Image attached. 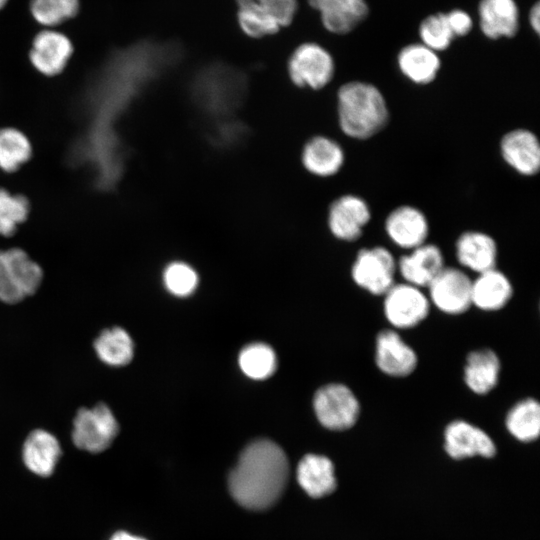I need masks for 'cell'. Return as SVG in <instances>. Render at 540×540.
Returning <instances> with one entry per match:
<instances>
[{
  "label": "cell",
  "instance_id": "cell-4",
  "mask_svg": "<svg viewBox=\"0 0 540 540\" xmlns=\"http://www.w3.org/2000/svg\"><path fill=\"white\" fill-rule=\"evenodd\" d=\"M119 432V424L112 410L104 403L92 408H80L73 420V444L89 453L108 449Z\"/></svg>",
  "mask_w": 540,
  "mask_h": 540
},
{
  "label": "cell",
  "instance_id": "cell-22",
  "mask_svg": "<svg viewBox=\"0 0 540 540\" xmlns=\"http://www.w3.org/2000/svg\"><path fill=\"white\" fill-rule=\"evenodd\" d=\"M513 295L509 278L496 268L478 274L472 280V305L483 311H497L504 308Z\"/></svg>",
  "mask_w": 540,
  "mask_h": 540
},
{
  "label": "cell",
  "instance_id": "cell-2",
  "mask_svg": "<svg viewBox=\"0 0 540 540\" xmlns=\"http://www.w3.org/2000/svg\"><path fill=\"white\" fill-rule=\"evenodd\" d=\"M337 113L343 133L357 140L378 134L389 120L383 93L375 85L363 81H350L338 89Z\"/></svg>",
  "mask_w": 540,
  "mask_h": 540
},
{
  "label": "cell",
  "instance_id": "cell-1",
  "mask_svg": "<svg viewBox=\"0 0 540 540\" xmlns=\"http://www.w3.org/2000/svg\"><path fill=\"white\" fill-rule=\"evenodd\" d=\"M289 474L288 459L280 446L267 439L242 451L228 479L232 497L250 510H265L281 497Z\"/></svg>",
  "mask_w": 540,
  "mask_h": 540
},
{
  "label": "cell",
  "instance_id": "cell-27",
  "mask_svg": "<svg viewBox=\"0 0 540 540\" xmlns=\"http://www.w3.org/2000/svg\"><path fill=\"white\" fill-rule=\"evenodd\" d=\"M509 433L521 442H531L540 432V405L531 397L515 403L505 419Z\"/></svg>",
  "mask_w": 540,
  "mask_h": 540
},
{
  "label": "cell",
  "instance_id": "cell-8",
  "mask_svg": "<svg viewBox=\"0 0 540 540\" xmlns=\"http://www.w3.org/2000/svg\"><path fill=\"white\" fill-rule=\"evenodd\" d=\"M387 321L397 329H410L429 314V298L419 287L408 283L394 284L385 294L383 303Z\"/></svg>",
  "mask_w": 540,
  "mask_h": 540
},
{
  "label": "cell",
  "instance_id": "cell-26",
  "mask_svg": "<svg viewBox=\"0 0 540 540\" xmlns=\"http://www.w3.org/2000/svg\"><path fill=\"white\" fill-rule=\"evenodd\" d=\"M93 347L100 361L112 367L129 364L134 355L133 340L121 327L102 330L95 338Z\"/></svg>",
  "mask_w": 540,
  "mask_h": 540
},
{
  "label": "cell",
  "instance_id": "cell-7",
  "mask_svg": "<svg viewBox=\"0 0 540 540\" xmlns=\"http://www.w3.org/2000/svg\"><path fill=\"white\" fill-rule=\"evenodd\" d=\"M397 262L391 252L380 246L359 250L351 267L357 286L373 295H384L395 283Z\"/></svg>",
  "mask_w": 540,
  "mask_h": 540
},
{
  "label": "cell",
  "instance_id": "cell-18",
  "mask_svg": "<svg viewBox=\"0 0 540 540\" xmlns=\"http://www.w3.org/2000/svg\"><path fill=\"white\" fill-rule=\"evenodd\" d=\"M455 253L463 267L477 274L496 268L497 244L484 232H463L455 243Z\"/></svg>",
  "mask_w": 540,
  "mask_h": 540
},
{
  "label": "cell",
  "instance_id": "cell-13",
  "mask_svg": "<svg viewBox=\"0 0 540 540\" xmlns=\"http://www.w3.org/2000/svg\"><path fill=\"white\" fill-rule=\"evenodd\" d=\"M444 448L454 459L473 456L493 457L496 446L481 428L464 420L451 421L444 431Z\"/></svg>",
  "mask_w": 540,
  "mask_h": 540
},
{
  "label": "cell",
  "instance_id": "cell-28",
  "mask_svg": "<svg viewBox=\"0 0 540 540\" xmlns=\"http://www.w3.org/2000/svg\"><path fill=\"white\" fill-rule=\"evenodd\" d=\"M32 144L21 130L0 128V169L7 173L19 170L32 157Z\"/></svg>",
  "mask_w": 540,
  "mask_h": 540
},
{
  "label": "cell",
  "instance_id": "cell-10",
  "mask_svg": "<svg viewBox=\"0 0 540 540\" xmlns=\"http://www.w3.org/2000/svg\"><path fill=\"white\" fill-rule=\"evenodd\" d=\"M371 219L368 203L360 196L346 194L335 199L328 210V227L337 239L358 240Z\"/></svg>",
  "mask_w": 540,
  "mask_h": 540
},
{
  "label": "cell",
  "instance_id": "cell-38",
  "mask_svg": "<svg viewBox=\"0 0 540 540\" xmlns=\"http://www.w3.org/2000/svg\"><path fill=\"white\" fill-rule=\"evenodd\" d=\"M109 540H147L145 538L132 535L126 531H118Z\"/></svg>",
  "mask_w": 540,
  "mask_h": 540
},
{
  "label": "cell",
  "instance_id": "cell-19",
  "mask_svg": "<svg viewBox=\"0 0 540 540\" xmlns=\"http://www.w3.org/2000/svg\"><path fill=\"white\" fill-rule=\"evenodd\" d=\"M479 26L489 39L511 38L519 29V9L515 0H480Z\"/></svg>",
  "mask_w": 540,
  "mask_h": 540
},
{
  "label": "cell",
  "instance_id": "cell-30",
  "mask_svg": "<svg viewBox=\"0 0 540 540\" xmlns=\"http://www.w3.org/2000/svg\"><path fill=\"white\" fill-rule=\"evenodd\" d=\"M238 362L242 372L255 380L270 377L277 368V357L274 350L264 343H253L245 346L239 354Z\"/></svg>",
  "mask_w": 540,
  "mask_h": 540
},
{
  "label": "cell",
  "instance_id": "cell-16",
  "mask_svg": "<svg viewBox=\"0 0 540 540\" xmlns=\"http://www.w3.org/2000/svg\"><path fill=\"white\" fill-rule=\"evenodd\" d=\"M397 261V270L406 283L416 287H428L445 267L440 248L424 243Z\"/></svg>",
  "mask_w": 540,
  "mask_h": 540
},
{
  "label": "cell",
  "instance_id": "cell-6",
  "mask_svg": "<svg viewBox=\"0 0 540 540\" xmlns=\"http://www.w3.org/2000/svg\"><path fill=\"white\" fill-rule=\"evenodd\" d=\"M288 75L298 87L319 90L333 78L335 63L332 55L317 43L306 42L295 48L288 59Z\"/></svg>",
  "mask_w": 540,
  "mask_h": 540
},
{
  "label": "cell",
  "instance_id": "cell-20",
  "mask_svg": "<svg viewBox=\"0 0 540 540\" xmlns=\"http://www.w3.org/2000/svg\"><path fill=\"white\" fill-rule=\"evenodd\" d=\"M61 454L62 450L57 438L44 429H35L30 432L22 448L25 466L41 477L53 474Z\"/></svg>",
  "mask_w": 540,
  "mask_h": 540
},
{
  "label": "cell",
  "instance_id": "cell-36",
  "mask_svg": "<svg viewBox=\"0 0 540 540\" xmlns=\"http://www.w3.org/2000/svg\"><path fill=\"white\" fill-rule=\"evenodd\" d=\"M455 37L466 36L473 27L471 16L464 10L453 9L446 13Z\"/></svg>",
  "mask_w": 540,
  "mask_h": 540
},
{
  "label": "cell",
  "instance_id": "cell-3",
  "mask_svg": "<svg viewBox=\"0 0 540 540\" xmlns=\"http://www.w3.org/2000/svg\"><path fill=\"white\" fill-rule=\"evenodd\" d=\"M43 280V270L21 248L0 250V301L13 305L34 295Z\"/></svg>",
  "mask_w": 540,
  "mask_h": 540
},
{
  "label": "cell",
  "instance_id": "cell-35",
  "mask_svg": "<svg viewBox=\"0 0 540 540\" xmlns=\"http://www.w3.org/2000/svg\"><path fill=\"white\" fill-rule=\"evenodd\" d=\"M282 28L293 21L298 9L297 0H256Z\"/></svg>",
  "mask_w": 540,
  "mask_h": 540
},
{
  "label": "cell",
  "instance_id": "cell-11",
  "mask_svg": "<svg viewBox=\"0 0 540 540\" xmlns=\"http://www.w3.org/2000/svg\"><path fill=\"white\" fill-rule=\"evenodd\" d=\"M73 51L72 42L65 34L45 29L33 38L29 60L39 73L53 77L64 71Z\"/></svg>",
  "mask_w": 540,
  "mask_h": 540
},
{
  "label": "cell",
  "instance_id": "cell-32",
  "mask_svg": "<svg viewBox=\"0 0 540 540\" xmlns=\"http://www.w3.org/2000/svg\"><path fill=\"white\" fill-rule=\"evenodd\" d=\"M79 10V0H31L30 12L41 25L52 28L73 18Z\"/></svg>",
  "mask_w": 540,
  "mask_h": 540
},
{
  "label": "cell",
  "instance_id": "cell-34",
  "mask_svg": "<svg viewBox=\"0 0 540 540\" xmlns=\"http://www.w3.org/2000/svg\"><path fill=\"white\" fill-rule=\"evenodd\" d=\"M163 280L167 290L179 297L194 292L198 284L196 271L184 262H172L164 270Z\"/></svg>",
  "mask_w": 540,
  "mask_h": 540
},
{
  "label": "cell",
  "instance_id": "cell-23",
  "mask_svg": "<svg viewBox=\"0 0 540 540\" xmlns=\"http://www.w3.org/2000/svg\"><path fill=\"white\" fill-rule=\"evenodd\" d=\"M500 371V359L492 349H477L466 357L464 382L473 393L485 395L498 384Z\"/></svg>",
  "mask_w": 540,
  "mask_h": 540
},
{
  "label": "cell",
  "instance_id": "cell-21",
  "mask_svg": "<svg viewBox=\"0 0 540 540\" xmlns=\"http://www.w3.org/2000/svg\"><path fill=\"white\" fill-rule=\"evenodd\" d=\"M344 159V151L340 144L326 136L310 138L301 153L304 168L318 177H330L338 173Z\"/></svg>",
  "mask_w": 540,
  "mask_h": 540
},
{
  "label": "cell",
  "instance_id": "cell-9",
  "mask_svg": "<svg viewBox=\"0 0 540 540\" xmlns=\"http://www.w3.org/2000/svg\"><path fill=\"white\" fill-rule=\"evenodd\" d=\"M472 280L454 267H444L429 284V301L441 312L460 315L471 306Z\"/></svg>",
  "mask_w": 540,
  "mask_h": 540
},
{
  "label": "cell",
  "instance_id": "cell-15",
  "mask_svg": "<svg viewBox=\"0 0 540 540\" xmlns=\"http://www.w3.org/2000/svg\"><path fill=\"white\" fill-rule=\"evenodd\" d=\"M500 153L506 164L523 176H534L539 172V140L528 129L517 128L503 135Z\"/></svg>",
  "mask_w": 540,
  "mask_h": 540
},
{
  "label": "cell",
  "instance_id": "cell-14",
  "mask_svg": "<svg viewBox=\"0 0 540 540\" xmlns=\"http://www.w3.org/2000/svg\"><path fill=\"white\" fill-rule=\"evenodd\" d=\"M384 228L389 239L397 246L412 250L426 243L429 223L425 214L411 205L393 209L385 219Z\"/></svg>",
  "mask_w": 540,
  "mask_h": 540
},
{
  "label": "cell",
  "instance_id": "cell-5",
  "mask_svg": "<svg viewBox=\"0 0 540 540\" xmlns=\"http://www.w3.org/2000/svg\"><path fill=\"white\" fill-rule=\"evenodd\" d=\"M318 421L327 429L342 431L355 425L360 414V403L354 392L341 383L319 388L313 399Z\"/></svg>",
  "mask_w": 540,
  "mask_h": 540
},
{
  "label": "cell",
  "instance_id": "cell-24",
  "mask_svg": "<svg viewBox=\"0 0 540 540\" xmlns=\"http://www.w3.org/2000/svg\"><path fill=\"white\" fill-rule=\"evenodd\" d=\"M397 64L407 79L419 85L433 82L441 67L437 53L422 43L404 46L398 53Z\"/></svg>",
  "mask_w": 540,
  "mask_h": 540
},
{
  "label": "cell",
  "instance_id": "cell-37",
  "mask_svg": "<svg viewBox=\"0 0 540 540\" xmlns=\"http://www.w3.org/2000/svg\"><path fill=\"white\" fill-rule=\"evenodd\" d=\"M529 23L536 34L540 32V3L536 2L529 11Z\"/></svg>",
  "mask_w": 540,
  "mask_h": 540
},
{
  "label": "cell",
  "instance_id": "cell-33",
  "mask_svg": "<svg viewBox=\"0 0 540 540\" xmlns=\"http://www.w3.org/2000/svg\"><path fill=\"white\" fill-rule=\"evenodd\" d=\"M421 43L435 51L446 50L454 40L446 13L438 12L424 18L419 26Z\"/></svg>",
  "mask_w": 540,
  "mask_h": 540
},
{
  "label": "cell",
  "instance_id": "cell-12",
  "mask_svg": "<svg viewBox=\"0 0 540 540\" xmlns=\"http://www.w3.org/2000/svg\"><path fill=\"white\" fill-rule=\"evenodd\" d=\"M375 363L382 373L402 378L414 372L418 357L396 330L384 329L376 337Z\"/></svg>",
  "mask_w": 540,
  "mask_h": 540
},
{
  "label": "cell",
  "instance_id": "cell-31",
  "mask_svg": "<svg viewBox=\"0 0 540 540\" xmlns=\"http://www.w3.org/2000/svg\"><path fill=\"white\" fill-rule=\"evenodd\" d=\"M30 202L23 194L0 187V235L13 236L30 214Z\"/></svg>",
  "mask_w": 540,
  "mask_h": 540
},
{
  "label": "cell",
  "instance_id": "cell-39",
  "mask_svg": "<svg viewBox=\"0 0 540 540\" xmlns=\"http://www.w3.org/2000/svg\"><path fill=\"white\" fill-rule=\"evenodd\" d=\"M8 0H0V10L7 4Z\"/></svg>",
  "mask_w": 540,
  "mask_h": 540
},
{
  "label": "cell",
  "instance_id": "cell-17",
  "mask_svg": "<svg viewBox=\"0 0 540 540\" xmlns=\"http://www.w3.org/2000/svg\"><path fill=\"white\" fill-rule=\"evenodd\" d=\"M319 12L326 30L334 34H347L360 25L368 16L365 0H308Z\"/></svg>",
  "mask_w": 540,
  "mask_h": 540
},
{
  "label": "cell",
  "instance_id": "cell-29",
  "mask_svg": "<svg viewBox=\"0 0 540 540\" xmlns=\"http://www.w3.org/2000/svg\"><path fill=\"white\" fill-rule=\"evenodd\" d=\"M236 3L238 24L247 36L262 38L280 30L281 27L256 0H236Z\"/></svg>",
  "mask_w": 540,
  "mask_h": 540
},
{
  "label": "cell",
  "instance_id": "cell-25",
  "mask_svg": "<svg viewBox=\"0 0 540 540\" xmlns=\"http://www.w3.org/2000/svg\"><path fill=\"white\" fill-rule=\"evenodd\" d=\"M296 476L299 485L313 498L326 496L336 487L333 463L322 455H305L297 466Z\"/></svg>",
  "mask_w": 540,
  "mask_h": 540
}]
</instances>
